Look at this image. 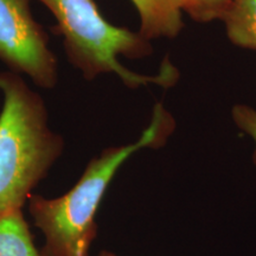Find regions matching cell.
<instances>
[{"label":"cell","instance_id":"obj_1","mask_svg":"<svg viewBox=\"0 0 256 256\" xmlns=\"http://www.w3.org/2000/svg\"><path fill=\"white\" fill-rule=\"evenodd\" d=\"M174 120L162 104L136 142L108 147L86 166L78 183L62 196L31 194L28 214L44 236V256H89L98 236L96 212L118 170L142 148H158L172 134Z\"/></svg>","mask_w":256,"mask_h":256},{"label":"cell","instance_id":"obj_2","mask_svg":"<svg viewBox=\"0 0 256 256\" xmlns=\"http://www.w3.org/2000/svg\"><path fill=\"white\" fill-rule=\"evenodd\" d=\"M0 215L23 209L31 192L62 156L43 98L14 72H0Z\"/></svg>","mask_w":256,"mask_h":256},{"label":"cell","instance_id":"obj_3","mask_svg":"<svg viewBox=\"0 0 256 256\" xmlns=\"http://www.w3.org/2000/svg\"><path fill=\"white\" fill-rule=\"evenodd\" d=\"M51 12L52 31L63 40L69 62L87 80L114 74L130 88L156 84L170 88L179 78L178 70L168 60L156 75H144L124 68L119 56L144 58L153 52L151 42L127 28L110 24L95 0H38Z\"/></svg>","mask_w":256,"mask_h":256},{"label":"cell","instance_id":"obj_4","mask_svg":"<svg viewBox=\"0 0 256 256\" xmlns=\"http://www.w3.org/2000/svg\"><path fill=\"white\" fill-rule=\"evenodd\" d=\"M31 0H0V60L37 87L55 88L58 62L49 37L34 18Z\"/></svg>","mask_w":256,"mask_h":256},{"label":"cell","instance_id":"obj_5","mask_svg":"<svg viewBox=\"0 0 256 256\" xmlns=\"http://www.w3.org/2000/svg\"><path fill=\"white\" fill-rule=\"evenodd\" d=\"M140 19L139 34L151 42L176 38L184 28L179 0H130Z\"/></svg>","mask_w":256,"mask_h":256},{"label":"cell","instance_id":"obj_6","mask_svg":"<svg viewBox=\"0 0 256 256\" xmlns=\"http://www.w3.org/2000/svg\"><path fill=\"white\" fill-rule=\"evenodd\" d=\"M0 256H44L34 244L22 209L0 215Z\"/></svg>","mask_w":256,"mask_h":256},{"label":"cell","instance_id":"obj_7","mask_svg":"<svg viewBox=\"0 0 256 256\" xmlns=\"http://www.w3.org/2000/svg\"><path fill=\"white\" fill-rule=\"evenodd\" d=\"M223 23L234 46L256 50V0H235Z\"/></svg>","mask_w":256,"mask_h":256},{"label":"cell","instance_id":"obj_8","mask_svg":"<svg viewBox=\"0 0 256 256\" xmlns=\"http://www.w3.org/2000/svg\"><path fill=\"white\" fill-rule=\"evenodd\" d=\"M235 0H179L182 12L198 23L222 20Z\"/></svg>","mask_w":256,"mask_h":256},{"label":"cell","instance_id":"obj_9","mask_svg":"<svg viewBox=\"0 0 256 256\" xmlns=\"http://www.w3.org/2000/svg\"><path fill=\"white\" fill-rule=\"evenodd\" d=\"M232 118L236 127L254 142L252 162L256 168V110L248 104H235L232 110Z\"/></svg>","mask_w":256,"mask_h":256},{"label":"cell","instance_id":"obj_10","mask_svg":"<svg viewBox=\"0 0 256 256\" xmlns=\"http://www.w3.org/2000/svg\"><path fill=\"white\" fill-rule=\"evenodd\" d=\"M98 256H119V255H116L115 252H110V250H101L98 252Z\"/></svg>","mask_w":256,"mask_h":256}]
</instances>
